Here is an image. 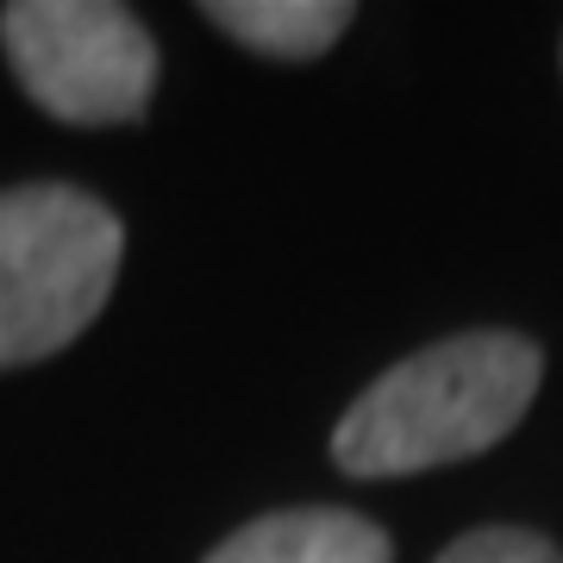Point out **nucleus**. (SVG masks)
<instances>
[{"instance_id":"nucleus-1","label":"nucleus","mask_w":563,"mask_h":563,"mask_svg":"<svg viewBox=\"0 0 563 563\" xmlns=\"http://www.w3.org/2000/svg\"><path fill=\"white\" fill-rule=\"evenodd\" d=\"M544 383V351L526 332L476 325L388 363L339 413L332 463L357 483L426 476L444 463L495 451L532 413Z\"/></svg>"},{"instance_id":"nucleus-2","label":"nucleus","mask_w":563,"mask_h":563,"mask_svg":"<svg viewBox=\"0 0 563 563\" xmlns=\"http://www.w3.org/2000/svg\"><path fill=\"white\" fill-rule=\"evenodd\" d=\"M120 213L76 181L0 188V369L69 351L113 301Z\"/></svg>"},{"instance_id":"nucleus-3","label":"nucleus","mask_w":563,"mask_h":563,"mask_svg":"<svg viewBox=\"0 0 563 563\" xmlns=\"http://www.w3.org/2000/svg\"><path fill=\"white\" fill-rule=\"evenodd\" d=\"M0 51L25 101L63 125H132L157 95V38L120 0H13Z\"/></svg>"},{"instance_id":"nucleus-4","label":"nucleus","mask_w":563,"mask_h":563,"mask_svg":"<svg viewBox=\"0 0 563 563\" xmlns=\"http://www.w3.org/2000/svg\"><path fill=\"white\" fill-rule=\"evenodd\" d=\"M201 563H395V539L351 507H282L244 520Z\"/></svg>"},{"instance_id":"nucleus-5","label":"nucleus","mask_w":563,"mask_h":563,"mask_svg":"<svg viewBox=\"0 0 563 563\" xmlns=\"http://www.w3.org/2000/svg\"><path fill=\"white\" fill-rule=\"evenodd\" d=\"M207 25L276 63H313L357 25L351 0H207Z\"/></svg>"},{"instance_id":"nucleus-6","label":"nucleus","mask_w":563,"mask_h":563,"mask_svg":"<svg viewBox=\"0 0 563 563\" xmlns=\"http://www.w3.org/2000/svg\"><path fill=\"white\" fill-rule=\"evenodd\" d=\"M432 563H563V544L532 526H476L444 544Z\"/></svg>"}]
</instances>
